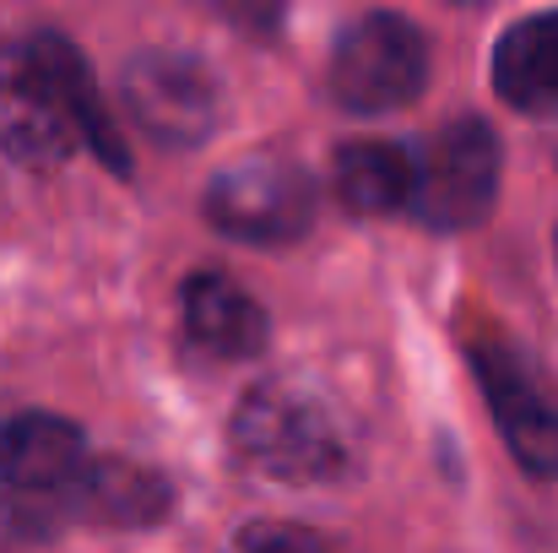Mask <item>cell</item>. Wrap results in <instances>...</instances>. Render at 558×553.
Here are the masks:
<instances>
[{
	"mask_svg": "<svg viewBox=\"0 0 558 553\" xmlns=\"http://www.w3.org/2000/svg\"><path fill=\"white\" fill-rule=\"evenodd\" d=\"M82 147L109 169H125V147L76 44L60 33L0 38V153L27 169H60Z\"/></svg>",
	"mask_w": 558,
	"mask_h": 553,
	"instance_id": "cell-1",
	"label": "cell"
},
{
	"mask_svg": "<svg viewBox=\"0 0 558 553\" xmlns=\"http://www.w3.org/2000/svg\"><path fill=\"white\" fill-rule=\"evenodd\" d=\"M233 450L277 483H331L353 467L337 412L299 385H255L233 412Z\"/></svg>",
	"mask_w": 558,
	"mask_h": 553,
	"instance_id": "cell-2",
	"label": "cell"
},
{
	"mask_svg": "<svg viewBox=\"0 0 558 553\" xmlns=\"http://www.w3.org/2000/svg\"><path fill=\"white\" fill-rule=\"evenodd\" d=\"M326 82L331 98L353 115L407 109L428 82V38L396 11H369L337 33Z\"/></svg>",
	"mask_w": 558,
	"mask_h": 553,
	"instance_id": "cell-3",
	"label": "cell"
},
{
	"mask_svg": "<svg viewBox=\"0 0 558 553\" xmlns=\"http://www.w3.org/2000/svg\"><path fill=\"white\" fill-rule=\"evenodd\" d=\"M466 359L477 369V385L488 396V412H494L510 456L532 478H558V396L548 374L532 364V353H521L499 332H477Z\"/></svg>",
	"mask_w": 558,
	"mask_h": 553,
	"instance_id": "cell-4",
	"label": "cell"
},
{
	"mask_svg": "<svg viewBox=\"0 0 558 553\" xmlns=\"http://www.w3.org/2000/svg\"><path fill=\"white\" fill-rule=\"evenodd\" d=\"M412 217L439 233L477 228L499 195V136L483 120H450L423 153H412Z\"/></svg>",
	"mask_w": 558,
	"mask_h": 553,
	"instance_id": "cell-5",
	"label": "cell"
},
{
	"mask_svg": "<svg viewBox=\"0 0 558 553\" xmlns=\"http://www.w3.org/2000/svg\"><path fill=\"white\" fill-rule=\"evenodd\" d=\"M206 217L217 233H228L239 244H293L315 223V190L299 164L255 153V158L228 164L211 180Z\"/></svg>",
	"mask_w": 558,
	"mask_h": 553,
	"instance_id": "cell-6",
	"label": "cell"
},
{
	"mask_svg": "<svg viewBox=\"0 0 558 553\" xmlns=\"http://www.w3.org/2000/svg\"><path fill=\"white\" fill-rule=\"evenodd\" d=\"M125 109L158 147H201L217 125V76L180 49H147L125 65Z\"/></svg>",
	"mask_w": 558,
	"mask_h": 553,
	"instance_id": "cell-7",
	"label": "cell"
},
{
	"mask_svg": "<svg viewBox=\"0 0 558 553\" xmlns=\"http://www.w3.org/2000/svg\"><path fill=\"white\" fill-rule=\"evenodd\" d=\"M93 467L98 461L87 456L82 429L54 412H16L0 423V483L22 505H82Z\"/></svg>",
	"mask_w": 558,
	"mask_h": 553,
	"instance_id": "cell-8",
	"label": "cell"
},
{
	"mask_svg": "<svg viewBox=\"0 0 558 553\" xmlns=\"http://www.w3.org/2000/svg\"><path fill=\"white\" fill-rule=\"evenodd\" d=\"M185 337L211 359H255L266 348V315L260 304L222 272H195L180 293Z\"/></svg>",
	"mask_w": 558,
	"mask_h": 553,
	"instance_id": "cell-9",
	"label": "cell"
},
{
	"mask_svg": "<svg viewBox=\"0 0 558 553\" xmlns=\"http://www.w3.org/2000/svg\"><path fill=\"white\" fill-rule=\"evenodd\" d=\"M494 93L521 115H554L558 109V11H537V16L499 33Z\"/></svg>",
	"mask_w": 558,
	"mask_h": 553,
	"instance_id": "cell-10",
	"label": "cell"
},
{
	"mask_svg": "<svg viewBox=\"0 0 558 553\" xmlns=\"http://www.w3.org/2000/svg\"><path fill=\"white\" fill-rule=\"evenodd\" d=\"M412 180H417L412 153L390 147V142H353V147H337V158H331V184H337L342 206H353L364 217L412 212Z\"/></svg>",
	"mask_w": 558,
	"mask_h": 553,
	"instance_id": "cell-11",
	"label": "cell"
},
{
	"mask_svg": "<svg viewBox=\"0 0 558 553\" xmlns=\"http://www.w3.org/2000/svg\"><path fill=\"white\" fill-rule=\"evenodd\" d=\"M239 553H331V549H326L315 532H304V527H288V521H255V527H244Z\"/></svg>",
	"mask_w": 558,
	"mask_h": 553,
	"instance_id": "cell-12",
	"label": "cell"
}]
</instances>
